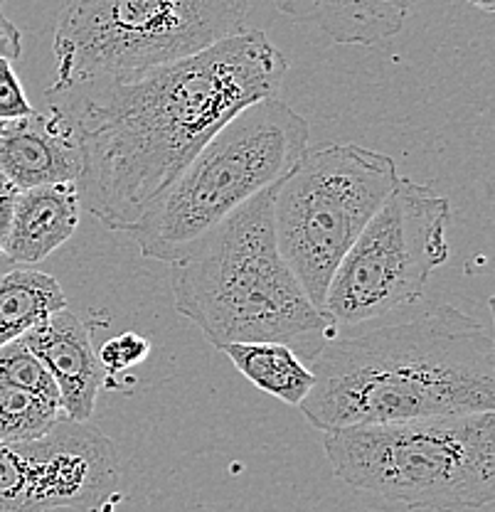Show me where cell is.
<instances>
[{"mask_svg":"<svg viewBox=\"0 0 495 512\" xmlns=\"http://www.w3.org/2000/svg\"><path fill=\"white\" fill-rule=\"evenodd\" d=\"M84 512H109V510H101V508H99V510H84Z\"/></svg>","mask_w":495,"mask_h":512,"instance_id":"603a6c76","label":"cell"},{"mask_svg":"<svg viewBox=\"0 0 495 512\" xmlns=\"http://www.w3.org/2000/svg\"><path fill=\"white\" fill-rule=\"evenodd\" d=\"M0 170L18 190L77 180V151L52 111L0 121Z\"/></svg>","mask_w":495,"mask_h":512,"instance_id":"8fae6325","label":"cell"},{"mask_svg":"<svg viewBox=\"0 0 495 512\" xmlns=\"http://www.w3.org/2000/svg\"><path fill=\"white\" fill-rule=\"evenodd\" d=\"M468 3H471L473 8L481 10V13H486V15L495 13V0H468Z\"/></svg>","mask_w":495,"mask_h":512,"instance_id":"7402d4cb","label":"cell"},{"mask_svg":"<svg viewBox=\"0 0 495 512\" xmlns=\"http://www.w3.org/2000/svg\"><path fill=\"white\" fill-rule=\"evenodd\" d=\"M298 404L321 434L345 426L495 412V340L449 303L360 333H333L311 357Z\"/></svg>","mask_w":495,"mask_h":512,"instance_id":"7a4b0ae2","label":"cell"},{"mask_svg":"<svg viewBox=\"0 0 495 512\" xmlns=\"http://www.w3.org/2000/svg\"><path fill=\"white\" fill-rule=\"evenodd\" d=\"M345 485L417 510L456 512L495 500V412L446 414L323 434Z\"/></svg>","mask_w":495,"mask_h":512,"instance_id":"277c9868","label":"cell"},{"mask_svg":"<svg viewBox=\"0 0 495 512\" xmlns=\"http://www.w3.org/2000/svg\"><path fill=\"white\" fill-rule=\"evenodd\" d=\"M18 192L20 190L15 188V185L5 178L3 170H0V254H3L10 222H13V210H15V200H18Z\"/></svg>","mask_w":495,"mask_h":512,"instance_id":"ffe728a7","label":"cell"},{"mask_svg":"<svg viewBox=\"0 0 495 512\" xmlns=\"http://www.w3.org/2000/svg\"><path fill=\"white\" fill-rule=\"evenodd\" d=\"M296 23L316 25L338 45L377 47L404 30L419 0H271Z\"/></svg>","mask_w":495,"mask_h":512,"instance_id":"4fadbf2b","label":"cell"},{"mask_svg":"<svg viewBox=\"0 0 495 512\" xmlns=\"http://www.w3.org/2000/svg\"><path fill=\"white\" fill-rule=\"evenodd\" d=\"M220 350L230 357L239 375L289 407H298L311 392L313 370L291 345L276 340H254V343L222 345Z\"/></svg>","mask_w":495,"mask_h":512,"instance_id":"5bb4252c","label":"cell"},{"mask_svg":"<svg viewBox=\"0 0 495 512\" xmlns=\"http://www.w3.org/2000/svg\"><path fill=\"white\" fill-rule=\"evenodd\" d=\"M79 224L74 183L20 190L3 254L10 264L35 266L69 242Z\"/></svg>","mask_w":495,"mask_h":512,"instance_id":"7c38bea8","label":"cell"},{"mask_svg":"<svg viewBox=\"0 0 495 512\" xmlns=\"http://www.w3.org/2000/svg\"><path fill=\"white\" fill-rule=\"evenodd\" d=\"M274 188L168 261L170 288L180 316L193 320L217 350L276 340L311 360L335 330L276 247Z\"/></svg>","mask_w":495,"mask_h":512,"instance_id":"3957f363","label":"cell"},{"mask_svg":"<svg viewBox=\"0 0 495 512\" xmlns=\"http://www.w3.org/2000/svg\"><path fill=\"white\" fill-rule=\"evenodd\" d=\"M252 0H67L52 35L55 84L126 77L244 30Z\"/></svg>","mask_w":495,"mask_h":512,"instance_id":"8992f818","label":"cell"},{"mask_svg":"<svg viewBox=\"0 0 495 512\" xmlns=\"http://www.w3.org/2000/svg\"><path fill=\"white\" fill-rule=\"evenodd\" d=\"M33 111V104L28 101V94L15 74L13 62L0 57V121L23 119Z\"/></svg>","mask_w":495,"mask_h":512,"instance_id":"d6986e66","label":"cell"},{"mask_svg":"<svg viewBox=\"0 0 495 512\" xmlns=\"http://www.w3.org/2000/svg\"><path fill=\"white\" fill-rule=\"evenodd\" d=\"M23 340L55 380L67 419L89 421L109 375L101 367L87 325L62 308L28 330Z\"/></svg>","mask_w":495,"mask_h":512,"instance_id":"30bf717a","label":"cell"},{"mask_svg":"<svg viewBox=\"0 0 495 512\" xmlns=\"http://www.w3.org/2000/svg\"><path fill=\"white\" fill-rule=\"evenodd\" d=\"M62 419L57 399L0 382V444H25L50 434Z\"/></svg>","mask_w":495,"mask_h":512,"instance_id":"2e32d148","label":"cell"},{"mask_svg":"<svg viewBox=\"0 0 495 512\" xmlns=\"http://www.w3.org/2000/svg\"><path fill=\"white\" fill-rule=\"evenodd\" d=\"M119 483V448L87 421L62 419L42 439L0 444V512L97 510Z\"/></svg>","mask_w":495,"mask_h":512,"instance_id":"9c48e42d","label":"cell"},{"mask_svg":"<svg viewBox=\"0 0 495 512\" xmlns=\"http://www.w3.org/2000/svg\"><path fill=\"white\" fill-rule=\"evenodd\" d=\"M289 62L262 30L146 72L47 89L77 151L79 207L129 232L244 106L279 96Z\"/></svg>","mask_w":495,"mask_h":512,"instance_id":"6da1fadb","label":"cell"},{"mask_svg":"<svg viewBox=\"0 0 495 512\" xmlns=\"http://www.w3.org/2000/svg\"><path fill=\"white\" fill-rule=\"evenodd\" d=\"M397 180V163L387 153L333 143L303 153L276 183V247L321 311L330 276Z\"/></svg>","mask_w":495,"mask_h":512,"instance_id":"52a82bcc","label":"cell"},{"mask_svg":"<svg viewBox=\"0 0 495 512\" xmlns=\"http://www.w3.org/2000/svg\"><path fill=\"white\" fill-rule=\"evenodd\" d=\"M62 308L67 298L55 276L30 266L0 274V345L23 338Z\"/></svg>","mask_w":495,"mask_h":512,"instance_id":"9a60e30c","label":"cell"},{"mask_svg":"<svg viewBox=\"0 0 495 512\" xmlns=\"http://www.w3.org/2000/svg\"><path fill=\"white\" fill-rule=\"evenodd\" d=\"M311 128L279 96L232 116L129 229L146 259L173 261L207 229L291 173Z\"/></svg>","mask_w":495,"mask_h":512,"instance_id":"5b68a950","label":"cell"},{"mask_svg":"<svg viewBox=\"0 0 495 512\" xmlns=\"http://www.w3.org/2000/svg\"><path fill=\"white\" fill-rule=\"evenodd\" d=\"M148 352H151V343H148L143 335L138 333H124L116 335V338L106 340L97 352L101 367L106 370V375H119V372H129L133 367H138L141 362H146Z\"/></svg>","mask_w":495,"mask_h":512,"instance_id":"ac0fdd59","label":"cell"},{"mask_svg":"<svg viewBox=\"0 0 495 512\" xmlns=\"http://www.w3.org/2000/svg\"><path fill=\"white\" fill-rule=\"evenodd\" d=\"M20 55H23V35H20V30L0 10V57L13 62Z\"/></svg>","mask_w":495,"mask_h":512,"instance_id":"44dd1931","label":"cell"},{"mask_svg":"<svg viewBox=\"0 0 495 512\" xmlns=\"http://www.w3.org/2000/svg\"><path fill=\"white\" fill-rule=\"evenodd\" d=\"M0 3H5V0H0Z\"/></svg>","mask_w":495,"mask_h":512,"instance_id":"cb8c5ba5","label":"cell"},{"mask_svg":"<svg viewBox=\"0 0 495 512\" xmlns=\"http://www.w3.org/2000/svg\"><path fill=\"white\" fill-rule=\"evenodd\" d=\"M0 382L13 384V387L28 389V392L50 397L60 402V392L47 367L42 365L40 357L28 348L23 338L10 340L0 345Z\"/></svg>","mask_w":495,"mask_h":512,"instance_id":"e0dca14e","label":"cell"},{"mask_svg":"<svg viewBox=\"0 0 495 512\" xmlns=\"http://www.w3.org/2000/svg\"><path fill=\"white\" fill-rule=\"evenodd\" d=\"M449 220V197L399 175L330 276L323 316L335 333L414 306L449 259Z\"/></svg>","mask_w":495,"mask_h":512,"instance_id":"ba28073f","label":"cell"}]
</instances>
